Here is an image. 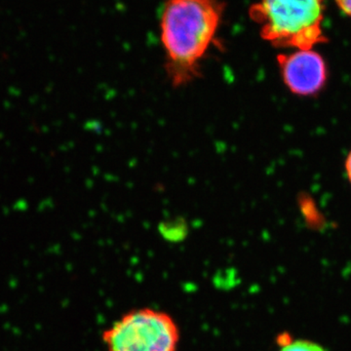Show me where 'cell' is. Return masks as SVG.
Here are the masks:
<instances>
[{
	"label": "cell",
	"instance_id": "6da1fadb",
	"mask_svg": "<svg viewBox=\"0 0 351 351\" xmlns=\"http://www.w3.org/2000/svg\"><path fill=\"white\" fill-rule=\"evenodd\" d=\"M226 4L221 0H168L161 16V41L173 86L199 75V64L218 32Z\"/></svg>",
	"mask_w": 351,
	"mask_h": 351
},
{
	"label": "cell",
	"instance_id": "7a4b0ae2",
	"mask_svg": "<svg viewBox=\"0 0 351 351\" xmlns=\"http://www.w3.org/2000/svg\"><path fill=\"white\" fill-rule=\"evenodd\" d=\"M325 0H261L249 14L261 36L277 47L313 49L326 40L323 34Z\"/></svg>",
	"mask_w": 351,
	"mask_h": 351
},
{
	"label": "cell",
	"instance_id": "3957f363",
	"mask_svg": "<svg viewBox=\"0 0 351 351\" xmlns=\"http://www.w3.org/2000/svg\"><path fill=\"white\" fill-rule=\"evenodd\" d=\"M101 339L108 351H178L181 332L169 313L142 307L124 313Z\"/></svg>",
	"mask_w": 351,
	"mask_h": 351
},
{
	"label": "cell",
	"instance_id": "277c9868",
	"mask_svg": "<svg viewBox=\"0 0 351 351\" xmlns=\"http://www.w3.org/2000/svg\"><path fill=\"white\" fill-rule=\"evenodd\" d=\"M278 64L284 82L294 94L309 96L318 93L326 82V64L313 49L280 55Z\"/></svg>",
	"mask_w": 351,
	"mask_h": 351
},
{
	"label": "cell",
	"instance_id": "5b68a950",
	"mask_svg": "<svg viewBox=\"0 0 351 351\" xmlns=\"http://www.w3.org/2000/svg\"><path fill=\"white\" fill-rule=\"evenodd\" d=\"M280 351H327L323 348L322 346L318 343H313V341H304V339H300V341H293V343H288L281 348Z\"/></svg>",
	"mask_w": 351,
	"mask_h": 351
},
{
	"label": "cell",
	"instance_id": "8992f818",
	"mask_svg": "<svg viewBox=\"0 0 351 351\" xmlns=\"http://www.w3.org/2000/svg\"><path fill=\"white\" fill-rule=\"evenodd\" d=\"M336 2L343 13L351 16V0H336Z\"/></svg>",
	"mask_w": 351,
	"mask_h": 351
},
{
	"label": "cell",
	"instance_id": "52a82bcc",
	"mask_svg": "<svg viewBox=\"0 0 351 351\" xmlns=\"http://www.w3.org/2000/svg\"><path fill=\"white\" fill-rule=\"evenodd\" d=\"M346 174H348V179H350V181L351 182V152L350 154H348V158H346Z\"/></svg>",
	"mask_w": 351,
	"mask_h": 351
}]
</instances>
